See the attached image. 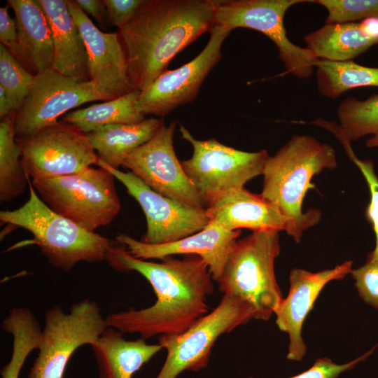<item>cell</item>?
Wrapping results in <instances>:
<instances>
[{"label":"cell","mask_w":378,"mask_h":378,"mask_svg":"<svg viewBox=\"0 0 378 378\" xmlns=\"http://www.w3.org/2000/svg\"><path fill=\"white\" fill-rule=\"evenodd\" d=\"M317 88L329 99H337L356 88L378 87V68L365 66L352 60L335 62L317 59L315 62Z\"/></svg>","instance_id":"4316f807"},{"label":"cell","mask_w":378,"mask_h":378,"mask_svg":"<svg viewBox=\"0 0 378 378\" xmlns=\"http://www.w3.org/2000/svg\"><path fill=\"white\" fill-rule=\"evenodd\" d=\"M240 234V230H227L209 222L197 233L162 244H148L122 233L115 239L130 254L143 260H162L179 254L198 255L207 265L213 280L218 281Z\"/></svg>","instance_id":"ac0fdd59"},{"label":"cell","mask_w":378,"mask_h":378,"mask_svg":"<svg viewBox=\"0 0 378 378\" xmlns=\"http://www.w3.org/2000/svg\"><path fill=\"white\" fill-rule=\"evenodd\" d=\"M279 232L255 231L238 239L217 281L223 294L236 296L252 307L254 319H270L283 300L274 272L281 251Z\"/></svg>","instance_id":"5b68a950"},{"label":"cell","mask_w":378,"mask_h":378,"mask_svg":"<svg viewBox=\"0 0 378 378\" xmlns=\"http://www.w3.org/2000/svg\"><path fill=\"white\" fill-rule=\"evenodd\" d=\"M97 166L109 171L141 206L147 222L141 241L155 245L173 242L201 231L209 224L206 209L188 206L159 194L132 172L114 169L99 158Z\"/></svg>","instance_id":"9a60e30c"},{"label":"cell","mask_w":378,"mask_h":378,"mask_svg":"<svg viewBox=\"0 0 378 378\" xmlns=\"http://www.w3.org/2000/svg\"><path fill=\"white\" fill-rule=\"evenodd\" d=\"M15 141L22 166L31 179L74 174L97 165L98 155L87 134L63 121Z\"/></svg>","instance_id":"8fae6325"},{"label":"cell","mask_w":378,"mask_h":378,"mask_svg":"<svg viewBox=\"0 0 378 378\" xmlns=\"http://www.w3.org/2000/svg\"><path fill=\"white\" fill-rule=\"evenodd\" d=\"M108 327L99 304L91 299L73 304L68 312L54 306L46 313L38 353L28 378H62L73 354L94 344Z\"/></svg>","instance_id":"ba28073f"},{"label":"cell","mask_w":378,"mask_h":378,"mask_svg":"<svg viewBox=\"0 0 378 378\" xmlns=\"http://www.w3.org/2000/svg\"><path fill=\"white\" fill-rule=\"evenodd\" d=\"M179 131L192 146L191 158L182 161V167L207 206L223 195L244 188L248 181L262 175L270 157L266 150L246 152L214 139L197 140L182 125Z\"/></svg>","instance_id":"52a82bcc"},{"label":"cell","mask_w":378,"mask_h":378,"mask_svg":"<svg viewBox=\"0 0 378 378\" xmlns=\"http://www.w3.org/2000/svg\"><path fill=\"white\" fill-rule=\"evenodd\" d=\"M304 41L317 59L351 60L378 43V16L360 22L325 24Z\"/></svg>","instance_id":"7402d4cb"},{"label":"cell","mask_w":378,"mask_h":378,"mask_svg":"<svg viewBox=\"0 0 378 378\" xmlns=\"http://www.w3.org/2000/svg\"><path fill=\"white\" fill-rule=\"evenodd\" d=\"M28 187L27 202L19 209L1 211V222L29 231L48 262L62 270L69 271L81 261L107 260L113 246L110 240L52 210L36 194L30 178Z\"/></svg>","instance_id":"277c9868"},{"label":"cell","mask_w":378,"mask_h":378,"mask_svg":"<svg viewBox=\"0 0 378 378\" xmlns=\"http://www.w3.org/2000/svg\"><path fill=\"white\" fill-rule=\"evenodd\" d=\"M113 99L92 80L76 81L50 69L35 76L28 95L15 111L16 136L33 134L85 103Z\"/></svg>","instance_id":"4fadbf2b"},{"label":"cell","mask_w":378,"mask_h":378,"mask_svg":"<svg viewBox=\"0 0 378 378\" xmlns=\"http://www.w3.org/2000/svg\"><path fill=\"white\" fill-rule=\"evenodd\" d=\"M160 260L137 258L123 246H112L106 261L116 270L141 274L152 286L156 301L146 308L108 314V327L122 334L137 333L146 340L182 333L207 314V297L214 286L206 262L195 255L183 259L168 256Z\"/></svg>","instance_id":"6da1fadb"},{"label":"cell","mask_w":378,"mask_h":378,"mask_svg":"<svg viewBox=\"0 0 378 378\" xmlns=\"http://www.w3.org/2000/svg\"><path fill=\"white\" fill-rule=\"evenodd\" d=\"M76 2L86 15H91L102 28H106L109 22L103 1L76 0Z\"/></svg>","instance_id":"8d00e7d4"},{"label":"cell","mask_w":378,"mask_h":378,"mask_svg":"<svg viewBox=\"0 0 378 378\" xmlns=\"http://www.w3.org/2000/svg\"><path fill=\"white\" fill-rule=\"evenodd\" d=\"M1 328L13 337L10 359L1 369V377L19 378L28 356L39 347L42 329L34 313L27 307L10 309L3 320Z\"/></svg>","instance_id":"484cf974"},{"label":"cell","mask_w":378,"mask_h":378,"mask_svg":"<svg viewBox=\"0 0 378 378\" xmlns=\"http://www.w3.org/2000/svg\"><path fill=\"white\" fill-rule=\"evenodd\" d=\"M231 31L214 24L203 50L178 69L167 70L140 92L136 110L146 115L162 117L193 101L204 79L222 58L221 48Z\"/></svg>","instance_id":"5bb4252c"},{"label":"cell","mask_w":378,"mask_h":378,"mask_svg":"<svg viewBox=\"0 0 378 378\" xmlns=\"http://www.w3.org/2000/svg\"><path fill=\"white\" fill-rule=\"evenodd\" d=\"M99 378H132L163 347L149 344L143 338L127 340L119 330L108 327L90 346Z\"/></svg>","instance_id":"603a6c76"},{"label":"cell","mask_w":378,"mask_h":378,"mask_svg":"<svg viewBox=\"0 0 378 378\" xmlns=\"http://www.w3.org/2000/svg\"><path fill=\"white\" fill-rule=\"evenodd\" d=\"M15 111H11L0 122V200L10 201L20 196L29 176L22 164V150L15 141Z\"/></svg>","instance_id":"83f0119b"},{"label":"cell","mask_w":378,"mask_h":378,"mask_svg":"<svg viewBox=\"0 0 378 378\" xmlns=\"http://www.w3.org/2000/svg\"><path fill=\"white\" fill-rule=\"evenodd\" d=\"M15 13L17 40L6 47L31 74L52 69L54 48L47 17L38 0H7Z\"/></svg>","instance_id":"d6986e66"},{"label":"cell","mask_w":378,"mask_h":378,"mask_svg":"<svg viewBox=\"0 0 378 378\" xmlns=\"http://www.w3.org/2000/svg\"><path fill=\"white\" fill-rule=\"evenodd\" d=\"M13 108L10 101L6 95L4 88L0 86V118L1 120L6 118L11 111Z\"/></svg>","instance_id":"74e56055"},{"label":"cell","mask_w":378,"mask_h":378,"mask_svg":"<svg viewBox=\"0 0 378 378\" xmlns=\"http://www.w3.org/2000/svg\"><path fill=\"white\" fill-rule=\"evenodd\" d=\"M34 78L0 43V86L6 92L13 111H16L23 103Z\"/></svg>","instance_id":"f546056e"},{"label":"cell","mask_w":378,"mask_h":378,"mask_svg":"<svg viewBox=\"0 0 378 378\" xmlns=\"http://www.w3.org/2000/svg\"><path fill=\"white\" fill-rule=\"evenodd\" d=\"M326 8V24L354 22L378 16V0H309Z\"/></svg>","instance_id":"4dcf8cb0"},{"label":"cell","mask_w":378,"mask_h":378,"mask_svg":"<svg viewBox=\"0 0 378 378\" xmlns=\"http://www.w3.org/2000/svg\"><path fill=\"white\" fill-rule=\"evenodd\" d=\"M219 0H145L119 29L134 89L144 90L173 58L214 25Z\"/></svg>","instance_id":"7a4b0ae2"},{"label":"cell","mask_w":378,"mask_h":378,"mask_svg":"<svg viewBox=\"0 0 378 378\" xmlns=\"http://www.w3.org/2000/svg\"><path fill=\"white\" fill-rule=\"evenodd\" d=\"M352 265V260H346L317 272L300 268L290 270L288 293L274 312L277 327L288 335V360L300 361L306 354L302 326L322 289L330 281L341 280L351 274Z\"/></svg>","instance_id":"e0dca14e"},{"label":"cell","mask_w":378,"mask_h":378,"mask_svg":"<svg viewBox=\"0 0 378 378\" xmlns=\"http://www.w3.org/2000/svg\"><path fill=\"white\" fill-rule=\"evenodd\" d=\"M164 124L162 118H149L136 124H111L100 127L87 136L98 158L114 169L125 158L148 141Z\"/></svg>","instance_id":"cb8c5ba5"},{"label":"cell","mask_w":378,"mask_h":378,"mask_svg":"<svg viewBox=\"0 0 378 378\" xmlns=\"http://www.w3.org/2000/svg\"><path fill=\"white\" fill-rule=\"evenodd\" d=\"M83 39L90 80L104 93L115 99L132 92L127 56L119 34L99 30L76 1H66Z\"/></svg>","instance_id":"2e32d148"},{"label":"cell","mask_w":378,"mask_h":378,"mask_svg":"<svg viewBox=\"0 0 378 378\" xmlns=\"http://www.w3.org/2000/svg\"><path fill=\"white\" fill-rule=\"evenodd\" d=\"M337 166L335 149L308 135H293L273 155L268 158L262 172L260 194L273 204L290 222L287 234L299 243L303 233L317 224L321 212H304L302 202L311 180L324 169Z\"/></svg>","instance_id":"3957f363"},{"label":"cell","mask_w":378,"mask_h":378,"mask_svg":"<svg viewBox=\"0 0 378 378\" xmlns=\"http://www.w3.org/2000/svg\"><path fill=\"white\" fill-rule=\"evenodd\" d=\"M309 0H219L214 13V24L230 31L249 28L267 36L276 46L287 71L300 78L312 76L317 58L306 48L293 43L284 24L291 6Z\"/></svg>","instance_id":"30bf717a"},{"label":"cell","mask_w":378,"mask_h":378,"mask_svg":"<svg viewBox=\"0 0 378 378\" xmlns=\"http://www.w3.org/2000/svg\"><path fill=\"white\" fill-rule=\"evenodd\" d=\"M365 145L368 148L378 147V132L372 134L370 138L367 139Z\"/></svg>","instance_id":"f35d334b"},{"label":"cell","mask_w":378,"mask_h":378,"mask_svg":"<svg viewBox=\"0 0 378 378\" xmlns=\"http://www.w3.org/2000/svg\"><path fill=\"white\" fill-rule=\"evenodd\" d=\"M139 94L140 91L134 90L122 97L69 112L62 120L85 134L107 125L139 123L145 120V115L136 108Z\"/></svg>","instance_id":"d4e9b609"},{"label":"cell","mask_w":378,"mask_h":378,"mask_svg":"<svg viewBox=\"0 0 378 378\" xmlns=\"http://www.w3.org/2000/svg\"><path fill=\"white\" fill-rule=\"evenodd\" d=\"M351 274L362 300L378 310V262L367 261Z\"/></svg>","instance_id":"d6a6232c"},{"label":"cell","mask_w":378,"mask_h":378,"mask_svg":"<svg viewBox=\"0 0 378 378\" xmlns=\"http://www.w3.org/2000/svg\"><path fill=\"white\" fill-rule=\"evenodd\" d=\"M114 179L107 169L89 167L74 174L34 178L31 183L52 210L94 232L110 224L120 210Z\"/></svg>","instance_id":"8992f818"},{"label":"cell","mask_w":378,"mask_h":378,"mask_svg":"<svg viewBox=\"0 0 378 378\" xmlns=\"http://www.w3.org/2000/svg\"><path fill=\"white\" fill-rule=\"evenodd\" d=\"M211 223L234 231L241 228L253 232L276 230L288 231L289 220L260 194L244 188L228 192L206 208Z\"/></svg>","instance_id":"ffe728a7"},{"label":"cell","mask_w":378,"mask_h":378,"mask_svg":"<svg viewBox=\"0 0 378 378\" xmlns=\"http://www.w3.org/2000/svg\"><path fill=\"white\" fill-rule=\"evenodd\" d=\"M340 125L326 121L323 127L331 131L342 144L378 132V94L365 100L349 97L337 111Z\"/></svg>","instance_id":"f1b7e54d"},{"label":"cell","mask_w":378,"mask_h":378,"mask_svg":"<svg viewBox=\"0 0 378 378\" xmlns=\"http://www.w3.org/2000/svg\"><path fill=\"white\" fill-rule=\"evenodd\" d=\"M254 310L243 300L223 294L219 304L180 334L162 335L158 344L167 350L155 378H176L185 370L197 371L209 363L211 349L222 335L254 318Z\"/></svg>","instance_id":"9c48e42d"},{"label":"cell","mask_w":378,"mask_h":378,"mask_svg":"<svg viewBox=\"0 0 378 378\" xmlns=\"http://www.w3.org/2000/svg\"><path fill=\"white\" fill-rule=\"evenodd\" d=\"M176 127V122L163 124L148 141L125 158L122 166L159 194L188 206L206 209L176 155L173 145Z\"/></svg>","instance_id":"7c38bea8"},{"label":"cell","mask_w":378,"mask_h":378,"mask_svg":"<svg viewBox=\"0 0 378 378\" xmlns=\"http://www.w3.org/2000/svg\"><path fill=\"white\" fill-rule=\"evenodd\" d=\"M108 22L121 29L134 17L145 0H104Z\"/></svg>","instance_id":"e575fe53"},{"label":"cell","mask_w":378,"mask_h":378,"mask_svg":"<svg viewBox=\"0 0 378 378\" xmlns=\"http://www.w3.org/2000/svg\"><path fill=\"white\" fill-rule=\"evenodd\" d=\"M38 1L52 31L54 48L52 69L76 81L90 80L85 46L66 1Z\"/></svg>","instance_id":"44dd1931"},{"label":"cell","mask_w":378,"mask_h":378,"mask_svg":"<svg viewBox=\"0 0 378 378\" xmlns=\"http://www.w3.org/2000/svg\"><path fill=\"white\" fill-rule=\"evenodd\" d=\"M374 349L373 347L361 356L341 365L333 363L328 358H318L309 369L290 378H337L341 373L354 368L358 363L367 358Z\"/></svg>","instance_id":"836d02e7"},{"label":"cell","mask_w":378,"mask_h":378,"mask_svg":"<svg viewBox=\"0 0 378 378\" xmlns=\"http://www.w3.org/2000/svg\"><path fill=\"white\" fill-rule=\"evenodd\" d=\"M351 160L360 169L368 183L370 192V202L367 208V217L372 225L375 234V247L369 253L367 261L378 262V178L372 161L360 160L356 155Z\"/></svg>","instance_id":"1f68e13d"},{"label":"cell","mask_w":378,"mask_h":378,"mask_svg":"<svg viewBox=\"0 0 378 378\" xmlns=\"http://www.w3.org/2000/svg\"><path fill=\"white\" fill-rule=\"evenodd\" d=\"M9 6L7 4L0 8V41L1 43L8 47L17 40V27L8 13Z\"/></svg>","instance_id":"d590c367"}]
</instances>
